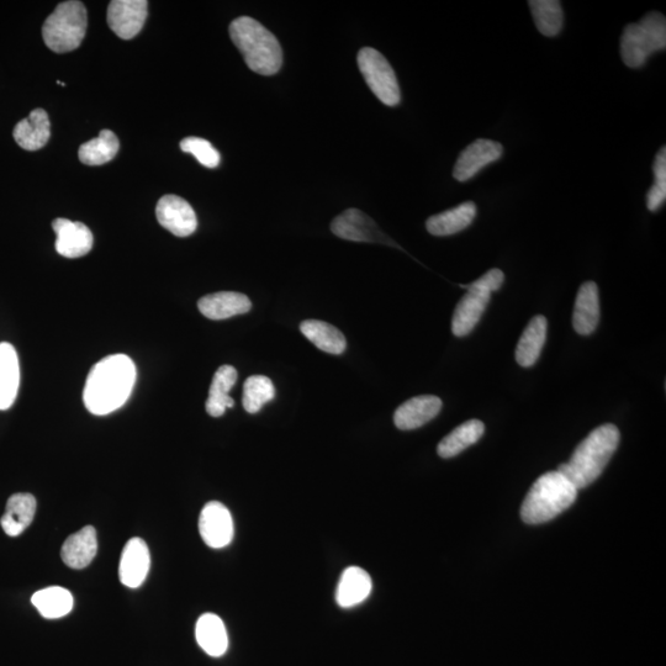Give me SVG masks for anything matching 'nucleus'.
<instances>
[{
    "mask_svg": "<svg viewBox=\"0 0 666 666\" xmlns=\"http://www.w3.org/2000/svg\"><path fill=\"white\" fill-rule=\"evenodd\" d=\"M528 5L539 33L547 37L560 34L564 24L562 3L558 0H531Z\"/></svg>",
    "mask_w": 666,
    "mask_h": 666,
    "instance_id": "obj_32",
    "label": "nucleus"
},
{
    "mask_svg": "<svg viewBox=\"0 0 666 666\" xmlns=\"http://www.w3.org/2000/svg\"><path fill=\"white\" fill-rule=\"evenodd\" d=\"M331 231L340 239L353 242H382L385 240L375 222L361 210L348 209L332 221Z\"/></svg>",
    "mask_w": 666,
    "mask_h": 666,
    "instance_id": "obj_15",
    "label": "nucleus"
},
{
    "mask_svg": "<svg viewBox=\"0 0 666 666\" xmlns=\"http://www.w3.org/2000/svg\"><path fill=\"white\" fill-rule=\"evenodd\" d=\"M505 282V274L500 269H490L483 277L472 284L462 285L468 292L454 310L452 332L454 336H468L475 329L490 301L491 293L496 292Z\"/></svg>",
    "mask_w": 666,
    "mask_h": 666,
    "instance_id": "obj_7",
    "label": "nucleus"
},
{
    "mask_svg": "<svg viewBox=\"0 0 666 666\" xmlns=\"http://www.w3.org/2000/svg\"><path fill=\"white\" fill-rule=\"evenodd\" d=\"M578 496V489L558 470L542 475L523 500L521 517L528 525H541L569 509Z\"/></svg>",
    "mask_w": 666,
    "mask_h": 666,
    "instance_id": "obj_4",
    "label": "nucleus"
},
{
    "mask_svg": "<svg viewBox=\"0 0 666 666\" xmlns=\"http://www.w3.org/2000/svg\"><path fill=\"white\" fill-rule=\"evenodd\" d=\"M441 410L442 400L438 396H416L398 407L394 414V424L399 430H416L435 419Z\"/></svg>",
    "mask_w": 666,
    "mask_h": 666,
    "instance_id": "obj_16",
    "label": "nucleus"
},
{
    "mask_svg": "<svg viewBox=\"0 0 666 666\" xmlns=\"http://www.w3.org/2000/svg\"><path fill=\"white\" fill-rule=\"evenodd\" d=\"M230 37L251 71L273 76L283 65V51L271 31L257 20L241 17L232 21Z\"/></svg>",
    "mask_w": 666,
    "mask_h": 666,
    "instance_id": "obj_3",
    "label": "nucleus"
},
{
    "mask_svg": "<svg viewBox=\"0 0 666 666\" xmlns=\"http://www.w3.org/2000/svg\"><path fill=\"white\" fill-rule=\"evenodd\" d=\"M198 308L208 319L219 321L247 314L252 308V303L245 294L220 292L204 296L199 300Z\"/></svg>",
    "mask_w": 666,
    "mask_h": 666,
    "instance_id": "obj_18",
    "label": "nucleus"
},
{
    "mask_svg": "<svg viewBox=\"0 0 666 666\" xmlns=\"http://www.w3.org/2000/svg\"><path fill=\"white\" fill-rule=\"evenodd\" d=\"M504 155V147L493 140H475L458 157L453 169V177L458 182H468L477 174Z\"/></svg>",
    "mask_w": 666,
    "mask_h": 666,
    "instance_id": "obj_10",
    "label": "nucleus"
},
{
    "mask_svg": "<svg viewBox=\"0 0 666 666\" xmlns=\"http://www.w3.org/2000/svg\"><path fill=\"white\" fill-rule=\"evenodd\" d=\"M136 367L125 354H114L95 364L83 391L84 405L91 414L109 415L129 400L135 387Z\"/></svg>",
    "mask_w": 666,
    "mask_h": 666,
    "instance_id": "obj_1",
    "label": "nucleus"
},
{
    "mask_svg": "<svg viewBox=\"0 0 666 666\" xmlns=\"http://www.w3.org/2000/svg\"><path fill=\"white\" fill-rule=\"evenodd\" d=\"M195 637H197L200 648L210 657H221L229 647L224 622L214 613H205L199 618L197 627H195Z\"/></svg>",
    "mask_w": 666,
    "mask_h": 666,
    "instance_id": "obj_26",
    "label": "nucleus"
},
{
    "mask_svg": "<svg viewBox=\"0 0 666 666\" xmlns=\"http://www.w3.org/2000/svg\"><path fill=\"white\" fill-rule=\"evenodd\" d=\"M181 150L197 158L200 165L206 168H216L220 165L221 156L218 150L209 141L200 137H187L181 142Z\"/></svg>",
    "mask_w": 666,
    "mask_h": 666,
    "instance_id": "obj_35",
    "label": "nucleus"
},
{
    "mask_svg": "<svg viewBox=\"0 0 666 666\" xmlns=\"http://www.w3.org/2000/svg\"><path fill=\"white\" fill-rule=\"evenodd\" d=\"M300 331L322 352L342 354L346 351L347 341L343 333L325 321L306 320L301 322Z\"/></svg>",
    "mask_w": 666,
    "mask_h": 666,
    "instance_id": "obj_28",
    "label": "nucleus"
},
{
    "mask_svg": "<svg viewBox=\"0 0 666 666\" xmlns=\"http://www.w3.org/2000/svg\"><path fill=\"white\" fill-rule=\"evenodd\" d=\"M20 384L19 358L8 342L0 343V410H8L17 399Z\"/></svg>",
    "mask_w": 666,
    "mask_h": 666,
    "instance_id": "obj_22",
    "label": "nucleus"
},
{
    "mask_svg": "<svg viewBox=\"0 0 666 666\" xmlns=\"http://www.w3.org/2000/svg\"><path fill=\"white\" fill-rule=\"evenodd\" d=\"M548 322L543 315L533 317L516 347V361L521 367L535 366L546 343Z\"/></svg>",
    "mask_w": 666,
    "mask_h": 666,
    "instance_id": "obj_24",
    "label": "nucleus"
},
{
    "mask_svg": "<svg viewBox=\"0 0 666 666\" xmlns=\"http://www.w3.org/2000/svg\"><path fill=\"white\" fill-rule=\"evenodd\" d=\"M276 398V388L264 375H252L243 385L242 405L248 414H257L262 407Z\"/></svg>",
    "mask_w": 666,
    "mask_h": 666,
    "instance_id": "obj_33",
    "label": "nucleus"
},
{
    "mask_svg": "<svg viewBox=\"0 0 666 666\" xmlns=\"http://www.w3.org/2000/svg\"><path fill=\"white\" fill-rule=\"evenodd\" d=\"M372 586V579L366 570L358 567L347 568L337 586V604L343 609H351L362 604L372 592Z\"/></svg>",
    "mask_w": 666,
    "mask_h": 666,
    "instance_id": "obj_23",
    "label": "nucleus"
},
{
    "mask_svg": "<svg viewBox=\"0 0 666 666\" xmlns=\"http://www.w3.org/2000/svg\"><path fill=\"white\" fill-rule=\"evenodd\" d=\"M56 232V251L66 258H79L88 255L93 248L92 231L82 222L56 219L52 222Z\"/></svg>",
    "mask_w": 666,
    "mask_h": 666,
    "instance_id": "obj_13",
    "label": "nucleus"
},
{
    "mask_svg": "<svg viewBox=\"0 0 666 666\" xmlns=\"http://www.w3.org/2000/svg\"><path fill=\"white\" fill-rule=\"evenodd\" d=\"M654 184L647 194V208L649 211H658L666 200V148H660L655 156L654 165Z\"/></svg>",
    "mask_w": 666,
    "mask_h": 666,
    "instance_id": "obj_34",
    "label": "nucleus"
},
{
    "mask_svg": "<svg viewBox=\"0 0 666 666\" xmlns=\"http://www.w3.org/2000/svg\"><path fill=\"white\" fill-rule=\"evenodd\" d=\"M36 512V499L31 494L10 496L7 510L0 520V525L10 537L20 536L33 522Z\"/></svg>",
    "mask_w": 666,
    "mask_h": 666,
    "instance_id": "obj_25",
    "label": "nucleus"
},
{
    "mask_svg": "<svg viewBox=\"0 0 666 666\" xmlns=\"http://www.w3.org/2000/svg\"><path fill=\"white\" fill-rule=\"evenodd\" d=\"M237 382V370L232 366H222L211 382L209 398L206 400V411L213 417H220L227 409L235 406V400L229 395Z\"/></svg>",
    "mask_w": 666,
    "mask_h": 666,
    "instance_id": "obj_27",
    "label": "nucleus"
},
{
    "mask_svg": "<svg viewBox=\"0 0 666 666\" xmlns=\"http://www.w3.org/2000/svg\"><path fill=\"white\" fill-rule=\"evenodd\" d=\"M666 49V19L648 13L639 23L628 24L621 37V57L629 68H641L648 58Z\"/></svg>",
    "mask_w": 666,
    "mask_h": 666,
    "instance_id": "obj_5",
    "label": "nucleus"
},
{
    "mask_svg": "<svg viewBox=\"0 0 666 666\" xmlns=\"http://www.w3.org/2000/svg\"><path fill=\"white\" fill-rule=\"evenodd\" d=\"M199 532L206 546L221 549L229 546L234 538V521L230 511L219 501L204 506L199 518Z\"/></svg>",
    "mask_w": 666,
    "mask_h": 666,
    "instance_id": "obj_9",
    "label": "nucleus"
},
{
    "mask_svg": "<svg viewBox=\"0 0 666 666\" xmlns=\"http://www.w3.org/2000/svg\"><path fill=\"white\" fill-rule=\"evenodd\" d=\"M600 322L599 288L596 283L586 282L581 285L576 295L573 326L581 336L594 333Z\"/></svg>",
    "mask_w": 666,
    "mask_h": 666,
    "instance_id": "obj_17",
    "label": "nucleus"
},
{
    "mask_svg": "<svg viewBox=\"0 0 666 666\" xmlns=\"http://www.w3.org/2000/svg\"><path fill=\"white\" fill-rule=\"evenodd\" d=\"M87 24V9L83 3L77 0L63 2L42 26V39L56 54H67L81 46Z\"/></svg>",
    "mask_w": 666,
    "mask_h": 666,
    "instance_id": "obj_6",
    "label": "nucleus"
},
{
    "mask_svg": "<svg viewBox=\"0 0 666 666\" xmlns=\"http://www.w3.org/2000/svg\"><path fill=\"white\" fill-rule=\"evenodd\" d=\"M151 557L145 541L141 538H132L123 549L119 565V578L121 584L130 589L140 588L148 572H150Z\"/></svg>",
    "mask_w": 666,
    "mask_h": 666,
    "instance_id": "obj_14",
    "label": "nucleus"
},
{
    "mask_svg": "<svg viewBox=\"0 0 666 666\" xmlns=\"http://www.w3.org/2000/svg\"><path fill=\"white\" fill-rule=\"evenodd\" d=\"M14 140L25 151H39L51 136L49 115L44 109L31 111L29 118L19 121L13 131Z\"/></svg>",
    "mask_w": 666,
    "mask_h": 666,
    "instance_id": "obj_19",
    "label": "nucleus"
},
{
    "mask_svg": "<svg viewBox=\"0 0 666 666\" xmlns=\"http://www.w3.org/2000/svg\"><path fill=\"white\" fill-rule=\"evenodd\" d=\"M97 551V532L94 527L87 526L66 539L61 549V557L67 567L81 570L93 562Z\"/></svg>",
    "mask_w": 666,
    "mask_h": 666,
    "instance_id": "obj_20",
    "label": "nucleus"
},
{
    "mask_svg": "<svg viewBox=\"0 0 666 666\" xmlns=\"http://www.w3.org/2000/svg\"><path fill=\"white\" fill-rule=\"evenodd\" d=\"M146 0H113L108 8V24L120 39L130 40L139 35L147 19Z\"/></svg>",
    "mask_w": 666,
    "mask_h": 666,
    "instance_id": "obj_12",
    "label": "nucleus"
},
{
    "mask_svg": "<svg viewBox=\"0 0 666 666\" xmlns=\"http://www.w3.org/2000/svg\"><path fill=\"white\" fill-rule=\"evenodd\" d=\"M477 205L465 202L451 210L433 215L426 222V229L433 236L446 237L458 234L477 218Z\"/></svg>",
    "mask_w": 666,
    "mask_h": 666,
    "instance_id": "obj_21",
    "label": "nucleus"
},
{
    "mask_svg": "<svg viewBox=\"0 0 666 666\" xmlns=\"http://www.w3.org/2000/svg\"><path fill=\"white\" fill-rule=\"evenodd\" d=\"M485 432V426L480 420H469L461 426L454 428L448 436L438 444V456L444 459L458 456L473 444L477 443Z\"/></svg>",
    "mask_w": 666,
    "mask_h": 666,
    "instance_id": "obj_29",
    "label": "nucleus"
},
{
    "mask_svg": "<svg viewBox=\"0 0 666 666\" xmlns=\"http://www.w3.org/2000/svg\"><path fill=\"white\" fill-rule=\"evenodd\" d=\"M156 216L160 225L174 236L188 237L198 227L197 215L187 202L178 195H165L157 204Z\"/></svg>",
    "mask_w": 666,
    "mask_h": 666,
    "instance_id": "obj_11",
    "label": "nucleus"
},
{
    "mask_svg": "<svg viewBox=\"0 0 666 666\" xmlns=\"http://www.w3.org/2000/svg\"><path fill=\"white\" fill-rule=\"evenodd\" d=\"M620 443V431L615 425L606 424L595 428L576 447L568 463L560 465L563 474L576 489H584L600 477Z\"/></svg>",
    "mask_w": 666,
    "mask_h": 666,
    "instance_id": "obj_2",
    "label": "nucleus"
},
{
    "mask_svg": "<svg viewBox=\"0 0 666 666\" xmlns=\"http://www.w3.org/2000/svg\"><path fill=\"white\" fill-rule=\"evenodd\" d=\"M37 611L47 620H56V618L65 617L73 609V596L67 589L60 586L37 591L31 599Z\"/></svg>",
    "mask_w": 666,
    "mask_h": 666,
    "instance_id": "obj_30",
    "label": "nucleus"
},
{
    "mask_svg": "<svg viewBox=\"0 0 666 666\" xmlns=\"http://www.w3.org/2000/svg\"><path fill=\"white\" fill-rule=\"evenodd\" d=\"M119 148L120 142L114 132L103 130L97 139L88 141L79 148L78 156L84 165L102 166L114 160Z\"/></svg>",
    "mask_w": 666,
    "mask_h": 666,
    "instance_id": "obj_31",
    "label": "nucleus"
},
{
    "mask_svg": "<svg viewBox=\"0 0 666 666\" xmlns=\"http://www.w3.org/2000/svg\"><path fill=\"white\" fill-rule=\"evenodd\" d=\"M357 61L359 70L375 97L387 107L399 105L401 91L398 78L387 58L372 47H364L359 51Z\"/></svg>",
    "mask_w": 666,
    "mask_h": 666,
    "instance_id": "obj_8",
    "label": "nucleus"
}]
</instances>
